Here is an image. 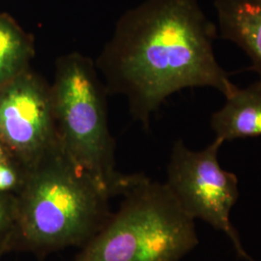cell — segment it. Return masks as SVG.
I'll list each match as a JSON object with an SVG mask.
<instances>
[{"instance_id": "obj_7", "label": "cell", "mask_w": 261, "mask_h": 261, "mask_svg": "<svg viewBox=\"0 0 261 261\" xmlns=\"http://www.w3.org/2000/svg\"><path fill=\"white\" fill-rule=\"evenodd\" d=\"M220 37L240 47L261 82V0H214Z\"/></svg>"}, {"instance_id": "obj_10", "label": "cell", "mask_w": 261, "mask_h": 261, "mask_svg": "<svg viewBox=\"0 0 261 261\" xmlns=\"http://www.w3.org/2000/svg\"><path fill=\"white\" fill-rule=\"evenodd\" d=\"M17 222V197L0 194V252L13 241Z\"/></svg>"}, {"instance_id": "obj_4", "label": "cell", "mask_w": 261, "mask_h": 261, "mask_svg": "<svg viewBox=\"0 0 261 261\" xmlns=\"http://www.w3.org/2000/svg\"><path fill=\"white\" fill-rule=\"evenodd\" d=\"M50 93L61 147L111 196L119 195L127 174L115 169L107 90L95 62L77 51L57 58Z\"/></svg>"}, {"instance_id": "obj_6", "label": "cell", "mask_w": 261, "mask_h": 261, "mask_svg": "<svg viewBox=\"0 0 261 261\" xmlns=\"http://www.w3.org/2000/svg\"><path fill=\"white\" fill-rule=\"evenodd\" d=\"M0 141L27 168L59 141L50 85L28 70L0 87Z\"/></svg>"}, {"instance_id": "obj_8", "label": "cell", "mask_w": 261, "mask_h": 261, "mask_svg": "<svg viewBox=\"0 0 261 261\" xmlns=\"http://www.w3.org/2000/svg\"><path fill=\"white\" fill-rule=\"evenodd\" d=\"M222 109L215 112L210 125L215 139L223 142L261 137V82L247 87H236L225 97Z\"/></svg>"}, {"instance_id": "obj_2", "label": "cell", "mask_w": 261, "mask_h": 261, "mask_svg": "<svg viewBox=\"0 0 261 261\" xmlns=\"http://www.w3.org/2000/svg\"><path fill=\"white\" fill-rule=\"evenodd\" d=\"M111 197L58 141L27 168L17 196L13 240L41 258L68 247H84L111 218Z\"/></svg>"}, {"instance_id": "obj_3", "label": "cell", "mask_w": 261, "mask_h": 261, "mask_svg": "<svg viewBox=\"0 0 261 261\" xmlns=\"http://www.w3.org/2000/svg\"><path fill=\"white\" fill-rule=\"evenodd\" d=\"M120 207L75 261H181L198 245L195 220L166 183L127 174Z\"/></svg>"}, {"instance_id": "obj_5", "label": "cell", "mask_w": 261, "mask_h": 261, "mask_svg": "<svg viewBox=\"0 0 261 261\" xmlns=\"http://www.w3.org/2000/svg\"><path fill=\"white\" fill-rule=\"evenodd\" d=\"M223 144L215 139L204 149L192 150L183 140H176L165 183L191 218L200 219L224 232L240 258L254 261L245 251L230 221L231 210L239 198V182L233 172L220 166L218 155Z\"/></svg>"}, {"instance_id": "obj_11", "label": "cell", "mask_w": 261, "mask_h": 261, "mask_svg": "<svg viewBox=\"0 0 261 261\" xmlns=\"http://www.w3.org/2000/svg\"><path fill=\"white\" fill-rule=\"evenodd\" d=\"M27 175V168L17 166L7 160L0 163V194H10L15 190H20Z\"/></svg>"}, {"instance_id": "obj_1", "label": "cell", "mask_w": 261, "mask_h": 261, "mask_svg": "<svg viewBox=\"0 0 261 261\" xmlns=\"http://www.w3.org/2000/svg\"><path fill=\"white\" fill-rule=\"evenodd\" d=\"M218 28L199 0H145L117 21L95 62L108 93L126 98L130 115L148 129L171 95L210 87L236 89L215 56Z\"/></svg>"}, {"instance_id": "obj_9", "label": "cell", "mask_w": 261, "mask_h": 261, "mask_svg": "<svg viewBox=\"0 0 261 261\" xmlns=\"http://www.w3.org/2000/svg\"><path fill=\"white\" fill-rule=\"evenodd\" d=\"M34 43L15 20L0 14V87L28 70Z\"/></svg>"}, {"instance_id": "obj_12", "label": "cell", "mask_w": 261, "mask_h": 261, "mask_svg": "<svg viewBox=\"0 0 261 261\" xmlns=\"http://www.w3.org/2000/svg\"><path fill=\"white\" fill-rule=\"evenodd\" d=\"M7 160H9L7 149L4 146V144L0 141V163H3L5 161H7Z\"/></svg>"}]
</instances>
